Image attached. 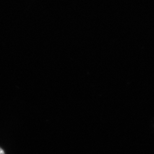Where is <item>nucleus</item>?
<instances>
[{"mask_svg": "<svg viewBox=\"0 0 154 154\" xmlns=\"http://www.w3.org/2000/svg\"><path fill=\"white\" fill-rule=\"evenodd\" d=\"M0 154H5L4 151L1 147H0Z\"/></svg>", "mask_w": 154, "mask_h": 154, "instance_id": "nucleus-1", "label": "nucleus"}]
</instances>
